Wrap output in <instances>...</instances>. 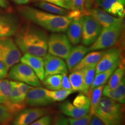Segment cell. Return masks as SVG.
<instances>
[{
  "label": "cell",
  "instance_id": "60d3db41",
  "mask_svg": "<svg viewBox=\"0 0 125 125\" xmlns=\"http://www.w3.org/2000/svg\"><path fill=\"white\" fill-rule=\"evenodd\" d=\"M8 70L2 62H0V79L5 78L8 76Z\"/></svg>",
  "mask_w": 125,
  "mask_h": 125
},
{
  "label": "cell",
  "instance_id": "7bdbcfd3",
  "mask_svg": "<svg viewBox=\"0 0 125 125\" xmlns=\"http://www.w3.org/2000/svg\"><path fill=\"white\" fill-rule=\"evenodd\" d=\"M86 12L95 7L96 0H83Z\"/></svg>",
  "mask_w": 125,
  "mask_h": 125
},
{
  "label": "cell",
  "instance_id": "bcb514c9",
  "mask_svg": "<svg viewBox=\"0 0 125 125\" xmlns=\"http://www.w3.org/2000/svg\"><path fill=\"white\" fill-rule=\"evenodd\" d=\"M13 1L17 4L24 5L28 4L30 0H13Z\"/></svg>",
  "mask_w": 125,
  "mask_h": 125
},
{
  "label": "cell",
  "instance_id": "5b68a950",
  "mask_svg": "<svg viewBox=\"0 0 125 125\" xmlns=\"http://www.w3.org/2000/svg\"><path fill=\"white\" fill-rule=\"evenodd\" d=\"M21 57V51L10 37H0V62L8 70L18 63Z\"/></svg>",
  "mask_w": 125,
  "mask_h": 125
},
{
  "label": "cell",
  "instance_id": "6da1fadb",
  "mask_svg": "<svg viewBox=\"0 0 125 125\" xmlns=\"http://www.w3.org/2000/svg\"><path fill=\"white\" fill-rule=\"evenodd\" d=\"M49 39L47 32L38 26L26 24L19 28L15 35V42L20 51L43 57L48 52Z\"/></svg>",
  "mask_w": 125,
  "mask_h": 125
},
{
  "label": "cell",
  "instance_id": "1f68e13d",
  "mask_svg": "<svg viewBox=\"0 0 125 125\" xmlns=\"http://www.w3.org/2000/svg\"><path fill=\"white\" fill-rule=\"evenodd\" d=\"M73 104L75 107L81 108L90 109V100L88 96L85 94L80 93L74 98Z\"/></svg>",
  "mask_w": 125,
  "mask_h": 125
},
{
  "label": "cell",
  "instance_id": "e575fe53",
  "mask_svg": "<svg viewBox=\"0 0 125 125\" xmlns=\"http://www.w3.org/2000/svg\"><path fill=\"white\" fill-rule=\"evenodd\" d=\"M52 118L49 115H43L29 125H51Z\"/></svg>",
  "mask_w": 125,
  "mask_h": 125
},
{
  "label": "cell",
  "instance_id": "cb8c5ba5",
  "mask_svg": "<svg viewBox=\"0 0 125 125\" xmlns=\"http://www.w3.org/2000/svg\"><path fill=\"white\" fill-rule=\"evenodd\" d=\"M125 65L123 64L122 61H121L118 66L112 73L108 81L107 85L111 89H115L122 78L125 76Z\"/></svg>",
  "mask_w": 125,
  "mask_h": 125
},
{
  "label": "cell",
  "instance_id": "d6986e66",
  "mask_svg": "<svg viewBox=\"0 0 125 125\" xmlns=\"http://www.w3.org/2000/svg\"><path fill=\"white\" fill-rule=\"evenodd\" d=\"M89 52L88 47L84 45H77L72 48L69 55L65 59L68 71H71Z\"/></svg>",
  "mask_w": 125,
  "mask_h": 125
},
{
  "label": "cell",
  "instance_id": "836d02e7",
  "mask_svg": "<svg viewBox=\"0 0 125 125\" xmlns=\"http://www.w3.org/2000/svg\"><path fill=\"white\" fill-rule=\"evenodd\" d=\"M13 84L15 86L19 92L20 93V94L26 99V96L27 95V93L32 88V86H31L25 83L18 82V81H11Z\"/></svg>",
  "mask_w": 125,
  "mask_h": 125
},
{
  "label": "cell",
  "instance_id": "f6af8a7d",
  "mask_svg": "<svg viewBox=\"0 0 125 125\" xmlns=\"http://www.w3.org/2000/svg\"><path fill=\"white\" fill-rule=\"evenodd\" d=\"M9 7V4L8 0H0V7L7 9Z\"/></svg>",
  "mask_w": 125,
  "mask_h": 125
},
{
  "label": "cell",
  "instance_id": "4316f807",
  "mask_svg": "<svg viewBox=\"0 0 125 125\" xmlns=\"http://www.w3.org/2000/svg\"><path fill=\"white\" fill-rule=\"evenodd\" d=\"M62 75H52L45 77L43 84L47 89L59 90L62 89Z\"/></svg>",
  "mask_w": 125,
  "mask_h": 125
},
{
  "label": "cell",
  "instance_id": "d6a6232c",
  "mask_svg": "<svg viewBox=\"0 0 125 125\" xmlns=\"http://www.w3.org/2000/svg\"><path fill=\"white\" fill-rule=\"evenodd\" d=\"M92 115H93L89 113L81 118L74 119L69 118L68 121L70 125H89Z\"/></svg>",
  "mask_w": 125,
  "mask_h": 125
},
{
  "label": "cell",
  "instance_id": "8fae6325",
  "mask_svg": "<svg viewBox=\"0 0 125 125\" xmlns=\"http://www.w3.org/2000/svg\"><path fill=\"white\" fill-rule=\"evenodd\" d=\"M121 61V51L119 48L115 47L105 50L96 65V74L110 69Z\"/></svg>",
  "mask_w": 125,
  "mask_h": 125
},
{
  "label": "cell",
  "instance_id": "52a82bcc",
  "mask_svg": "<svg viewBox=\"0 0 125 125\" xmlns=\"http://www.w3.org/2000/svg\"><path fill=\"white\" fill-rule=\"evenodd\" d=\"M9 71L8 75L12 80L25 83L32 87H41L40 80L27 65L18 62L13 65Z\"/></svg>",
  "mask_w": 125,
  "mask_h": 125
},
{
  "label": "cell",
  "instance_id": "484cf974",
  "mask_svg": "<svg viewBox=\"0 0 125 125\" xmlns=\"http://www.w3.org/2000/svg\"><path fill=\"white\" fill-rule=\"evenodd\" d=\"M11 91L10 81L8 79H0V99L3 104L6 106L8 105L9 97Z\"/></svg>",
  "mask_w": 125,
  "mask_h": 125
},
{
  "label": "cell",
  "instance_id": "7c38bea8",
  "mask_svg": "<svg viewBox=\"0 0 125 125\" xmlns=\"http://www.w3.org/2000/svg\"><path fill=\"white\" fill-rule=\"evenodd\" d=\"M53 102L47 95L45 89L41 87H32L28 92L25 99L26 105L34 107H44Z\"/></svg>",
  "mask_w": 125,
  "mask_h": 125
},
{
  "label": "cell",
  "instance_id": "8992f818",
  "mask_svg": "<svg viewBox=\"0 0 125 125\" xmlns=\"http://www.w3.org/2000/svg\"><path fill=\"white\" fill-rule=\"evenodd\" d=\"M72 48V44L67 35L62 32H54L48 39V52L52 55L65 60Z\"/></svg>",
  "mask_w": 125,
  "mask_h": 125
},
{
  "label": "cell",
  "instance_id": "5bb4252c",
  "mask_svg": "<svg viewBox=\"0 0 125 125\" xmlns=\"http://www.w3.org/2000/svg\"><path fill=\"white\" fill-rule=\"evenodd\" d=\"M96 4L113 16L124 18L125 0H96Z\"/></svg>",
  "mask_w": 125,
  "mask_h": 125
},
{
  "label": "cell",
  "instance_id": "d4e9b609",
  "mask_svg": "<svg viewBox=\"0 0 125 125\" xmlns=\"http://www.w3.org/2000/svg\"><path fill=\"white\" fill-rule=\"evenodd\" d=\"M104 86L96 87L89 92L87 95L90 100V113L92 115H94L95 110L102 97V92Z\"/></svg>",
  "mask_w": 125,
  "mask_h": 125
},
{
  "label": "cell",
  "instance_id": "4dcf8cb0",
  "mask_svg": "<svg viewBox=\"0 0 125 125\" xmlns=\"http://www.w3.org/2000/svg\"><path fill=\"white\" fill-rule=\"evenodd\" d=\"M13 116V114L7 106L0 104V125H9Z\"/></svg>",
  "mask_w": 125,
  "mask_h": 125
},
{
  "label": "cell",
  "instance_id": "ab89813d",
  "mask_svg": "<svg viewBox=\"0 0 125 125\" xmlns=\"http://www.w3.org/2000/svg\"><path fill=\"white\" fill-rule=\"evenodd\" d=\"M89 125H106L97 116L95 115L92 116Z\"/></svg>",
  "mask_w": 125,
  "mask_h": 125
},
{
  "label": "cell",
  "instance_id": "ee69618b",
  "mask_svg": "<svg viewBox=\"0 0 125 125\" xmlns=\"http://www.w3.org/2000/svg\"><path fill=\"white\" fill-rule=\"evenodd\" d=\"M62 2L66 7V9L69 10H76L73 5V1L72 0H61Z\"/></svg>",
  "mask_w": 125,
  "mask_h": 125
},
{
  "label": "cell",
  "instance_id": "f35d334b",
  "mask_svg": "<svg viewBox=\"0 0 125 125\" xmlns=\"http://www.w3.org/2000/svg\"><path fill=\"white\" fill-rule=\"evenodd\" d=\"M115 89L118 92L121 96L123 98H125V76L122 78V79L117 86Z\"/></svg>",
  "mask_w": 125,
  "mask_h": 125
},
{
  "label": "cell",
  "instance_id": "4fadbf2b",
  "mask_svg": "<svg viewBox=\"0 0 125 125\" xmlns=\"http://www.w3.org/2000/svg\"><path fill=\"white\" fill-rule=\"evenodd\" d=\"M19 26L16 16L11 14L0 15V37L15 35Z\"/></svg>",
  "mask_w": 125,
  "mask_h": 125
},
{
  "label": "cell",
  "instance_id": "3957f363",
  "mask_svg": "<svg viewBox=\"0 0 125 125\" xmlns=\"http://www.w3.org/2000/svg\"><path fill=\"white\" fill-rule=\"evenodd\" d=\"M96 116L106 125H123V112L122 104L103 97L95 110Z\"/></svg>",
  "mask_w": 125,
  "mask_h": 125
},
{
  "label": "cell",
  "instance_id": "8d00e7d4",
  "mask_svg": "<svg viewBox=\"0 0 125 125\" xmlns=\"http://www.w3.org/2000/svg\"><path fill=\"white\" fill-rule=\"evenodd\" d=\"M62 89L64 90L73 91L71 83H70V81L69 80V78H68V76L67 75V74H64L62 75Z\"/></svg>",
  "mask_w": 125,
  "mask_h": 125
},
{
  "label": "cell",
  "instance_id": "7402d4cb",
  "mask_svg": "<svg viewBox=\"0 0 125 125\" xmlns=\"http://www.w3.org/2000/svg\"><path fill=\"white\" fill-rule=\"evenodd\" d=\"M34 5L43 9L45 12L54 14V15L68 16L70 13V10L68 9L59 7L56 5L51 4V3L45 2V1H37L34 4Z\"/></svg>",
  "mask_w": 125,
  "mask_h": 125
},
{
  "label": "cell",
  "instance_id": "9a60e30c",
  "mask_svg": "<svg viewBox=\"0 0 125 125\" xmlns=\"http://www.w3.org/2000/svg\"><path fill=\"white\" fill-rule=\"evenodd\" d=\"M86 15L92 16L103 27H107L112 24L124 22L123 18L113 16L102 8L93 7L86 11Z\"/></svg>",
  "mask_w": 125,
  "mask_h": 125
},
{
  "label": "cell",
  "instance_id": "9c48e42d",
  "mask_svg": "<svg viewBox=\"0 0 125 125\" xmlns=\"http://www.w3.org/2000/svg\"><path fill=\"white\" fill-rule=\"evenodd\" d=\"M48 112V109L43 108H24L15 114L12 125H29Z\"/></svg>",
  "mask_w": 125,
  "mask_h": 125
},
{
  "label": "cell",
  "instance_id": "f1b7e54d",
  "mask_svg": "<svg viewBox=\"0 0 125 125\" xmlns=\"http://www.w3.org/2000/svg\"><path fill=\"white\" fill-rule=\"evenodd\" d=\"M82 70L83 71V82L86 94L87 95L90 87L93 82L95 75H96V66L88 67V68H86Z\"/></svg>",
  "mask_w": 125,
  "mask_h": 125
},
{
  "label": "cell",
  "instance_id": "603a6c76",
  "mask_svg": "<svg viewBox=\"0 0 125 125\" xmlns=\"http://www.w3.org/2000/svg\"><path fill=\"white\" fill-rule=\"evenodd\" d=\"M120 62L119 63L117 64L116 65H115L114 66L112 67L111 68L107 70V71H103L101 72V73L96 74L94 78L93 82L92 83L89 92L92 90V89H93L94 88H95V87H96L105 85L106 83H107L108 82V81L109 78H110L112 73H113L114 70L116 69V68L118 66L119 64H120Z\"/></svg>",
  "mask_w": 125,
  "mask_h": 125
},
{
  "label": "cell",
  "instance_id": "44dd1931",
  "mask_svg": "<svg viewBox=\"0 0 125 125\" xmlns=\"http://www.w3.org/2000/svg\"><path fill=\"white\" fill-rule=\"evenodd\" d=\"M68 78L71 83L73 92H80L81 93L86 95L84 85L83 71L82 70L71 71V74L68 75Z\"/></svg>",
  "mask_w": 125,
  "mask_h": 125
},
{
  "label": "cell",
  "instance_id": "83f0119b",
  "mask_svg": "<svg viewBox=\"0 0 125 125\" xmlns=\"http://www.w3.org/2000/svg\"><path fill=\"white\" fill-rule=\"evenodd\" d=\"M46 93L48 97L53 102L54 101H62L64 100L71 94L73 93V91L61 89L59 90H49L45 89Z\"/></svg>",
  "mask_w": 125,
  "mask_h": 125
},
{
  "label": "cell",
  "instance_id": "d590c367",
  "mask_svg": "<svg viewBox=\"0 0 125 125\" xmlns=\"http://www.w3.org/2000/svg\"><path fill=\"white\" fill-rule=\"evenodd\" d=\"M73 1V5L76 10H78L81 13L86 15L85 6H84L83 0H72Z\"/></svg>",
  "mask_w": 125,
  "mask_h": 125
},
{
  "label": "cell",
  "instance_id": "f546056e",
  "mask_svg": "<svg viewBox=\"0 0 125 125\" xmlns=\"http://www.w3.org/2000/svg\"><path fill=\"white\" fill-rule=\"evenodd\" d=\"M102 95L122 104H124L125 103V98L122 97L116 89H111L107 85L104 86L103 87Z\"/></svg>",
  "mask_w": 125,
  "mask_h": 125
},
{
  "label": "cell",
  "instance_id": "ba28073f",
  "mask_svg": "<svg viewBox=\"0 0 125 125\" xmlns=\"http://www.w3.org/2000/svg\"><path fill=\"white\" fill-rule=\"evenodd\" d=\"M102 28L100 23L92 16H83L81 40L84 46H91L98 38Z\"/></svg>",
  "mask_w": 125,
  "mask_h": 125
},
{
  "label": "cell",
  "instance_id": "e0dca14e",
  "mask_svg": "<svg viewBox=\"0 0 125 125\" xmlns=\"http://www.w3.org/2000/svg\"><path fill=\"white\" fill-rule=\"evenodd\" d=\"M82 17L72 19L67 31V37L71 44L76 45L80 43L82 39Z\"/></svg>",
  "mask_w": 125,
  "mask_h": 125
},
{
  "label": "cell",
  "instance_id": "7dc6e473",
  "mask_svg": "<svg viewBox=\"0 0 125 125\" xmlns=\"http://www.w3.org/2000/svg\"><path fill=\"white\" fill-rule=\"evenodd\" d=\"M0 104H2V101H1V99H0Z\"/></svg>",
  "mask_w": 125,
  "mask_h": 125
},
{
  "label": "cell",
  "instance_id": "ffe728a7",
  "mask_svg": "<svg viewBox=\"0 0 125 125\" xmlns=\"http://www.w3.org/2000/svg\"><path fill=\"white\" fill-rule=\"evenodd\" d=\"M60 109L64 115L74 119L82 118L90 113V109L78 108L69 101L62 103L60 105Z\"/></svg>",
  "mask_w": 125,
  "mask_h": 125
},
{
  "label": "cell",
  "instance_id": "277c9868",
  "mask_svg": "<svg viewBox=\"0 0 125 125\" xmlns=\"http://www.w3.org/2000/svg\"><path fill=\"white\" fill-rule=\"evenodd\" d=\"M123 29L124 22L103 27L97 40L89 47V51H100L111 48L118 41Z\"/></svg>",
  "mask_w": 125,
  "mask_h": 125
},
{
  "label": "cell",
  "instance_id": "2e32d148",
  "mask_svg": "<svg viewBox=\"0 0 125 125\" xmlns=\"http://www.w3.org/2000/svg\"><path fill=\"white\" fill-rule=\"evenodd\" d=\"M20 62L30 67L38 76L40 81L43 80L45 78V73L43 57L29 53H24V55L21 56Z\"/></svg>",
  "mask_w": 125,
  "mask_h": 125
},
{
  "label": "cell",
  "instance_id": "c3c4849f",
  "mask_svg": "<svg viewBox=\"0 0 125 125\" xmlns=\"http://www.w3.org/2000/svg\"><path fill=\"white\" fill-rule=\"evenodd\" d=\"M1 10H2V9H1V7H0V12L1 11Z\"/></svg>",
  "mask_w": 125,
  "mask_h": 125
},
{
  "label": "cell",
  "instance_id": "7a4b0ae2",
  "mask_svg": "<svg viewBox=\"0 0 125 125\" xmlns=\"http://www.w3.org/2000/svg\"><path fill=\"white\" fill-rule=\"evenodd\" d=\"M18 10L25 19L53 32H65L72 21L68 16L54 15L29 6L20 7Z\"/></svg>",
  "mask_w": 125,
  "mask_h": 125
},
{
  "label": "cell",
  "instance_id": "74e56055",
  "mask_svg": "<svg viewBox=\"0 0 125 125\" xmlns=\"http://www.w3.org/2000/svg\"><path fill=\"white\" fill-rule=\"evenodd\" d=\"M51 125H70L68 119L63 115H59L54 119V122Z\"/></svg>",
  "mask_w": 125,
  "mask_h": 125
},
{
  "label": "cell",
  "instance_id": "ac0fdd59",
  "mask_svg": "<svg viewBox=\"0 0 125 125\" xmlns=\"http://www.w3.org/2000/svg\"><path fill=\"white\" fill-rule=\"evenodd\" d=\"M105 50L104 51L100 50V51H90V52L87 53L71 71L81 70L88 67L96 66L98 62L105 52Z\"/></svg>",
  "mask_w": 125,
  "mask_h": 125
},
{
  "label": "cell",
  "instance_id": "b9f144b4",
  "mask_svg": "<svg viewBox=\"0 0 125 125\" xmlns=\"http://www.w3.org/2000/svg\"><path fill=\"white\" fill-rule=\"evenodd\" d=\"M34 1H45V2L51 3V4L56 5L59 6V7L64 8L66 9V7L64 5L63 3L61 0H33Z\"/></svg>",
  "mask_w": 125,
  "mask_h": 125
},
{
  "label": "cell",
  "instance_id": "30bf717a",
  "mask_svg": "<svg viewBox=\"0 0 125 125\" xmlns=\"http://www.w3.org/2000/svg\"><path fill=\"white\" fill-rule=\"evenodd\" d=\"M43 59L45 77L52 75L68 74V68L63 59L46 53Z\"/></svg>",
  "mask_w": 125,
  "mask_h": 125
}]
</instances>
